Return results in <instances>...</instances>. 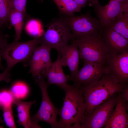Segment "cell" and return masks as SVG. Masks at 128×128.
Instances as JSON below:
<instances>
[{"label":"cell","instance_id":"cell-1","mask_svg":"<svg viewBox=\"0 0 128 128\" xmlns=\"http://www.w3.org/2000/svg\"><path fill=\"white\" fill-rule=\"evenodd\" d=\"M127 85L120 82L109 72L98 80L80 86L86 106L85 116Z\"/></svg>","mask_w":128,"mask_h":128},{"label":"cell","instance_id":"cell-2","mask_svg":"<svg viewBox=\"0 0 128 128\" xmlns=\"http://www.w3.org/2000/svg\"><path fill=\"white\" fill-rule=\"evenodd\" d=\"M65 96L59 109V128H78L85 116L86 106L80 86L68 84L63 90Z\"/></svg>","mask_w":128,"mask_h":128},{"label":"cell","instance_id":"cell-3","mask_svg":"<svg viewBox=\"0 0 128 128\" xmlns=\"http://www.w3.org/2000/svg\"><path fill=\"white\" fill-rule=\"evenodd\" d=\"M69 27L73 40L102 35L104 28L89 11L79 15H62L59 18Z\"/></svg>","mask_w":128,"mask_h":128},{"label":"cell","instance_id":"cell-4","mask_svg":"<svg viewBox=\"0 0 128 128\" xmlns=\"http://www.w3.org/2000/svg\"><path fill=\"white\" fill-rule=\"evenodd\" d=\"M72 40L77 44L83 61L105 64L109 50L102 35Z\"/></svg>","mask_w":128,"mask_h":128},{"label":"cell","instance_id":"cell-5","mask_svg":"<svg viewBox=\"0 0 128 128\" xmlns=\"http://www.w3.org/2000/svg\"><path fill=\"white\" fill-rule=\"evenodd\" d=\"M40 74L35 77L36 83L39 87L42 95V101L40 107L37 113L31 117L34 123H38L42 121L49 124L52 128H59V122L57 117L59 109L52 103L49 96L47 91L49 85Z\"/></svg>","mask_w":128,"mask_h":128},{"label":"cell","instance_id":"cell-6","mask_svg":"<svg viewBox=\"0 0 128 128\" xmlns=\"http://www.w3.org/2000/svg\"><path fill=\"white\" fill-rule=\"evenodd\" d=\"M40 37L35 38L23 42L14 41L11 43L8 44L0 53L6 62V69L10 71L17 63L26 62L36 47L40 44Z\"/></svg>","mask_w":128,"mask_h":128},{"label":"cell","instance_id":"cell-7","mask_svg":"<svg viewBox=\"0 0 128 128\" xmlns=\"http://www.w3.org/2000/svg\"><path fill=\"white\" fill-rule=\"evenodd\" d=\"M44 34L40 37V44L48 46L58 51L73 40L69 27L59 18L54 20L47 26Z\"/></svg>","mask_w":128,"mask_h":128},{"label":"cell","instance_id":"cell-8","mask_svg":"<svg viewBox=\"0 0 128 128\" xmlns=\"http://www.w3.org/2000/svg\"><path fill=\"white\" fill-rule=\"evenodd\" d=\"M118 99V92L98 105L90 114L86 115L78 128H104L110 118Z\"/></svg>","mask_w":128,"mask_h":128},{"label":"cell","instance_id":"cell-9","mask_svg":"<svg viewBox=\"0 0 128 128\" xmlns=\"http://www.w3.org/2000/svg\"><path fill=\"white\" fill-rule=\"evenodd\" d=\"M88 2L90 6L94 7L96 17L104 29L107 28L111 22L128 6V0H110L103 6L98 0H88Z\"/></svg>","mask_w":128,"mask_h":128},{"label":"cell","instance_id":"cell-10","mask_svg":"<svg viewBox=\"0 0 128 128\" xmlns=\"http://www.w3.org/2000/svg\"><path fill=\"white\" fill-rule=\"evenodd\" d=\"M82 67L75 75L70 78L74 84L78 86L87 84L98 80L109 72L105 64L84 61Z\"/></svg>","mask_w":128,"mask_h":128},{"label":"cell","instance_id":"cell-11","mask_svg":"<svg viewBox=\"0 0 128 128\" xmlns=\"http://www.w3.org/2000/svg\"><path fill=\"white\" fill-rule=\"evenodd\" d=\"M105 64L109 72L120 82L128 84V51L112 56H108Z\"/></svg>","mask_w":128,"mask_h":128},{"label":"cell","instance_id":"cell-12","mask_svg":"<svg viewBox=\"0 0 128 128\" xmlns=\"http://www.w3.org/2000/svg\"><path fill=\"white\" fill-rule=\"evenodd\" d=\"M60 55L58 53L57 59L53 63L43 68L41 73L47 79L49 85L55 84L63 90L68 84L70 76L65 74L63 71Z\"/></svg>","mask_w":128,"mask_h":128},{"label":"cell","instance_id":"cell-13","mask_svg":"<svg viewBox=\"0 0 128 128\" xmlns=\"http://www.w3.org/2000/svg\"><path fill=\"white\" fill-rule=\"evenodd\" d=\"M71 42L70 44H67L58 51L63 66H67L69 69L70 78L74 77L79 70L80 58L77 44L73 40L71 41Z\"/></svg>","mask_w":128,"mask_h":128},{"label":"cell","instance_id":"cell-14","mask_svg":"<svg viewBox=\"0 0 128 128\" xmlns=\"http://www.w3.org/2000/svg\"><path fill=\"white\" fill-rule=\"evenodd\" d=\"M102 35L108 49L109 56L128 51V40L112 29H104Z\"/></svg>","mask_w":128,"mask_h":128},{"label":"cell","instance_id":"cell-15","mask_svg":"<svg viewBox=\"0 0 128 128\" xmlns=\"http://www.w3.org/2000/svg\"><path fill=\"white\" fill-rule=\"evenodd\" d=\"M128 102L124 101L118 92L117 102L104 128H128Z\"/></svg>","mask_w":128,"mask_h":128},{"label":"cell","instance_id":"cell-16","mask_svg":"<svg viewBox=\"0 0 128 128\" xmlns=\"http://www.w3.org/2000/svg\"><path fill=\"white\" fill-rule=\"evenodd\" d=\"M13 103L17 107L18 120L17 122L25 128H41L38 123H35L31 120L30 111L32 105L36 104L35 101H23L19 98L14 96Z\"/></svg>","mask_w":128,"mask_h":128},{"label":"cell","instance_id":"cell-17","mask_svg":"<svg viewBox=\"0 0 128 128\" xmlns=\"http://www.w3.org/2000/svg\"><path fill=\"white\" fill-rule=\"evenodd\" d=\"M108 28L112 29L128 40V7L111 22L107 28Z\"/></svg>","mask_w":128,"mask_h":128},{"label":"cell","instance_id":"cell-18","mask_svg":"<svg viewBox=\"0 0 128 128\" xmlns=\"http://www.w3.org/2000/svg\"><path fill=\"white\" fill-rule=\"evenodd\" d=\"M62 15L71 16L75 15L74 13L81 11L82 8L73 0H52Z\"/></svg>","mask_w":128,"mask_h":128},{"label":"cell","instance_id":"cell-19","mask_svg":"<svg viewBox=\"0 0 128 128\" xmlns=\"http://www.w3.org/2000/svg\"><path fill=\"white\" fill-rule=\"evenodd\" d=\"M30 67L29 72L35 78L40 74L42 69L40 46H37L30 57L26 62Z\"/></svg>","mask_w":128,"mask_h":128},{"label":"cell","instance_id":"cell-20","mask_svg":"<svg viewBox=\"0 0 128 128\" xmlns=\"http://www.w3.org/2000/svg\"><path fill=\"white\" fill-rule=\"evenodd\" d=\"M24 18L23 14L14 9L11 12L9 17L10 26H13L15 32L14 41H18L20 39L24 24Z\"/></svg>","mask_w":128,"mask_h":128},{"label":"cell","instance_id":"cell-21","mask_svg":"<svg viewBox=\"0 0 128 128\" xmlns=\"http://www.w3.org/2000/svg\"><path fill=\"white\" fill-rule=\"evenodd\" d=\"M14 9L13 0H0V19L5 26L10 28L9 21V14Z\"/></svg>","mask_w":128,"mask_h":128},{"label":"cell","instance_id":"cell-22","mask_svg":"<svg viewBox=\"0 0 128 128\" xmlns=\"http://www.w3.org/2000/svg\"><path fill=\"white\" fill-rule=\"evenodd\" d=\"M4 120L10 128H16L13 114L12 105L2 107Z\"/></svg>","mask_w":128,"mask_h":128},{"label":"cell","instance_id":"cell-23","mask_svg":"<svg viewBox=\"0 0 128 128\" xmlns=\"http://www.w3.org/2000/svg\"><path fill=\"white\" fill-rule=\"evenodd\" d=\"M10 91L14 96L20 99L24 97L27 95L28 89L24 84L18 83L12 86Z\"/></svg>","mask_w":128,"mask_h":128},{"label":"cell","instance_id":"cell-24","mask_svg":"<svg viewBox=\"0 0 128 128\" xmlns=\"http://www.w3.org/2000/svg\"><path fill=\"white\" fill-rule=\"evenodd\" d=\"M40 46L43 69L52 63L50 57V52L52 49L44 45H40Z\"/></svg>","mask_w":128,"mask_h":128},{"label":"cell","instance_id":"cell-25","mask_svg":"<svg viewBox=\"0 0 128 128\" xmlns=\"http://www.w3.org/2000/svg\"><path fill=\"white\" fill-rule=\"evenodd\" d=\"M27 0H13L14 9L22 13L24 20H27L30 16L27 14L26 11V4Z\"/></svg>","mask_w":128,"mask_h":128},{"label":"cell","instance_id":"cell-26","mask_svg":"<svg viewBox=\"0 0 128 128\" xmlns=\"http://www.w3.org/2000/svg\"><path fill=\"white\" fill-rule=\"evenodd\" d=\"M14 96L10 91L0 92V104L2 107L12 105Z\"/></svg>","mask_w":128,"mask_h":128},{"label":"cell","instance_id":"cell-27","mask_svg":"<svg viewBox=\"0 0 128 128\" xmlns=\"http://www.w3.org/2000/svg\"><path fill=\"white\" fill-rule=\"evenodd\" d=\"M9 35L3 33L0 28V54L4 48L8 44L7 38Z\"/></svg>","mask_w":128,"mask_h":128},{"label":"cell","instance_id":"cell-28","mask_svg":"<svg viewBox=\"0 0 128 128\" xmlns=\"http://www.w3.org/2000/svg\"><path fill=\"white\" fill-rule=\"evenodd\" d=\"M10 71L6 68L3 73H0V82L4 81L9 82L10 81L11 75Z\"/></svg>","mask_w":128,"mask_h":128},{"label":"cell","instance_id":"cell-29","mask_svg":"<svg viewBox=\"0 0 128 128\" xmlns=\"http://www.w3.org/2000/svg\"><path fill=\"white\" fill-rule=\"evenodd\" d=\"M120 92L122 98L125 102L128 101V84L124 88L121 89Z\"/></svg>","mask_w":128,"mask_h":128},{"label":"cell","instance_id":"cell-30","mask_svg":"<svg viewBox=\"0 0 128 128\" xmlns=\"http://www.w3.org/2000/svg\"><path fill=\"white\" fill-rule=\"evenodd\" d=\"M81 8L85 7L88 0H73Z\"/></svg>","mask_w":128,"mask_h":128},{"label":"cell","instance_id":"cell-31","mask_svg":"<svg viewBox=\"0 0 128 128\" xmlns=\"http://www.w3.org/2000/svg\"><path fill=\"white\" fill-rule=\"evenodd\" d=\"M5 27L4 24L3 22L0 19V28L1 29Z\"/></svg>","mask_w":128,"mask_h":128},{"label":"cell","instance_id":"cell-32","mask_svg":"<svg viewBox=\"0 0 128 128\" xmlns=\"http://www.w3.org/2000/svg\"><path fill=\"white\" fill-rule=\"evenodd\" d=\"M1 57L2 56L0 54V69H2L3 68V67L1 63Z\"/></svg>","mask_w":128,"mask_h":128},{"label":"cell","instance_id":"cell-33","mask_svg":"<svg viewBox=\"0 0 128 128\" xmlns=\"http://www.w3.org/2000/svg\"><path fill=\"white\" fill-rule=\"evenodd\" d=\"M3 121L2 119H1V117L0 116V124H3Z\"/></svg>","mask_w":128,"mask_h":128},{"label":"cell","instance_id":"cell-34","mask_svg":"<svg viewBox=\"0 0 128 128\" xmlns=\"http://www.w3.org/2000/svg\"><path fill=\"white\" fill-rule=\"evenodd\" d=\"M4 128V127L3 126H0V128Z\"/></svg>","mask_w":128,"mask_h":128},{"label":"cell","instance_id":"cell-35","mask_svg":"<svg viewBox=\"0 0 128 128\" xmlns=\"http://www.w3.org/2000/svg\"><path fill=\"white\" fill-rule=\"evenodd\" d=\"M120 0V1H122V0Z\"/></svg>","mask_w":128,"mask_h":128}]
</instances>
